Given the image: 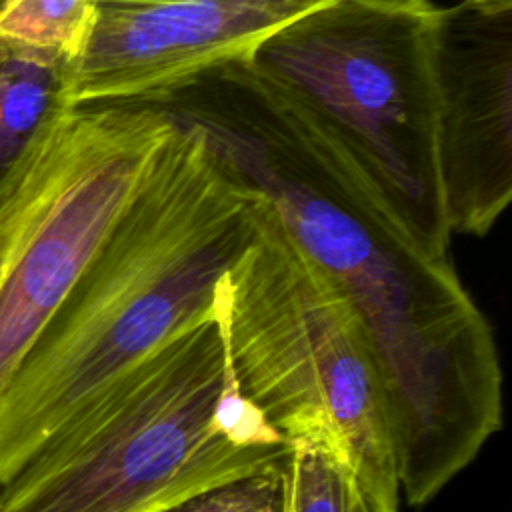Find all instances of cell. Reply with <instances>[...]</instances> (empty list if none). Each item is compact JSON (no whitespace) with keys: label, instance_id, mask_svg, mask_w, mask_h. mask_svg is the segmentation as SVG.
I'll return each mask as SVG.
<instances>
[{"label":"cell","instance_id":"11","mask_svg":"<svg viewBox=\"0 0 512 512\" xmlns=\"http://www.w3.org/2000/svg\"><path fill=\"white\" fill-rule=\"evenodd\" d=\"M92 0H2L0 36L76 60L92 30Z\"/></svg>","mask_w":512,"mask_h":512},{"label":"cell","instance_id":"3","mask_svg":"<svg viewBox=\"0 0 512 512\" xmlns=\"http://www.w3.org/2000/svg\"><path fill=\"white\" fill-rule=\"evenodd\" d=\"M286 460L238 390L214 308L62 426L0 486V512H158Z\"/></svg>","mask_w":512,"mask_h":512},{"label":"cell","instance_id":"13","mask_svg":"<svg viewBox=\"0 0 512 512\" xmlns=\"http://www.w3.org/2000/svg\"><path fill=\"white\" fill-rule=\"evenodd\" d=\"M348 512H400V506L390 504L368 490H364L354 476H350V490H348Z\"/></svg>","mask_w":512,"mask_h":512},{"label":"cell","instance_id":"4","mask_svg":"<svg viewBox=\"0 0 512 512\" xmlns=\"http://www.w3.org/2000/svg\"><path fill=\"white\" fill-rule=\"evenodd\" d=\"M216 316L238 390L262 418L286 442L312 430L334 432L346 444L354 480L400 506L362 326L262 196L256 234L218 284Z\"/></svg>","mask_w":512,"mask_h":512},{"label":"cell","instance_id":"15","mask_svg":"<svg viewBox=\"0 0 512 512\" xmlns=\"http://www.w3.org/2000/svg\"><path fill=\"white\" fill-rule=\"evenodd\" d=\"M286 512H290V508H288V502H286Z\"/></svg>","mask_w":512,"mask_h":512},{"label":"cell","instance_id":"12","mask_svg":"<svg viewBox=\"0 0 512 512\" xmlns=\"http://www.w3.org/2000/svg\"><path fill=\"white\" fill-rule=\"evenodd\" d=\"M158 512H286L284 468L206 488Z\"/></svg>","mask_w":512,"mask_h":512},{"label":"cell","instance_id":"8","mask_svg":"<svg viewBox=\"0 0 512 512\" xmlns=\"http://www.w3.org/2000/svg\"><path fill=\"white\" fill-rule=\"evenodd\" d=\"M334 0H164L96 6L70 66L68 102L148 104L200 72L250 56L272 32Z\"/></svg>","mask_w":512,"mask_h":512},{"label":"cell","instance_id":"9","mask_svg":"<svg viewBox=\"0 0 512 512\" xmlns=\"http://www.w3.org/2000/svg\"><path fill=\"white\" fill-rule=\"evenodd\" d=\"M70 66L60 54L0 36V208L72 108Z\"/></svg>","mask_w":512,"mask_h":512},{"label":"cell","instance_id":"2","mask_svg":"<svg viewBox=\"0 0 512 512\" xmlns=\"http://www.w3.org/2000/svg\"><path fill=\"white\" fill-rule=\"evenodd\" d=\"M170 118V116H168ZM172 120V118H170ZM260 194L172 130L0 398V486L112 382L216 308Z\"/></svg>","mask_w":512,"mask_h":512},{"label":"cell","instance_id":"14","mask_svg":"<svg viewBox=\"0 0 512 512\" xmlns=\"http://www.w3.org/2000/svg\"><path fill=\"white\" fill-rule=\"evenodd\" d=\"M96 6H136V4H154L164 0H92Z\"/></svg>","mask_w":512,"mask_h":512},{"label":"cell","instance_id":"5","mask_svg":"<svg viewBox=\"0 0 512 512\" xmlns=\"http://www.w3.org/2000/svg\"><path fill=\"white\" fill-rule=\"evenodd\" d=\"M434 10L432 0H334L268 34L250 60L342 140L418 244L444 258Z\"/></svg>","mask_w":512,"mask_h":512},{"label":"cell","instance_id":"16","mask_svg":"<svg viewBox=\"0 0 512 512\" xmlns=\"http://www.w3.org/2000/svg\"><path fill=\"white\" fill-rule=\"evenodd\" d=\"M0 4H2V0H0Z\"/></svg>","mask_w":512,"mask_h":512},{"label":"cell","instance_id":"10","mask_svg":"<svg viewBox=\"0 0 512 512\" xmlns=\"http://www.w3.org/2000/svg\"><path fill=\"white\" fill-rule=\"evenodd\" d=\"M350 456L340 436L312 430L288 440L284 468L290 512H348Z\"/></svg>","mask_w":512,"mask_h":512},{"label":"cell","instance_id":"7","mask_svg":"<svg viewBox=\"0 0 512 512\" xmlns=\"http://www.w3.org/2000/svg\"><path fill=\"white\" fill-rule=\"evenodd\" d=\"M432 66L446 222L484 236L512 198V0L436 4Z\"/></svg>","mask_w":512,"mask_h":512},{"label":"cell","instance_id":"6","mask_svg":"<svg viewBox=\"0 0 512 512\" xmlns=\"http://www.w3.org/2000/svg\"><path fill=\"white\" fill-rule=\"evenodd\" d=\"M170 130L146 104L72 106L0 208V398Z\"/></svg>","mask_w":512,"mask_h":512},{"label":"cell","instance_id":"1","mask_svg":"<svg viewBox=\"0 0 512 512\" xmlns=\"http://www.w3.org/2000/svg\"><path fill=\"white\" fill-rule=\"evenodd\" d=\"M196 128L354 310L400 500L442 492L502 426L494 330L450 256L426 252L342 140L250 56L148 102Z\"/></svg>","mask_w":512,"mask_h":512}]
</instances>
